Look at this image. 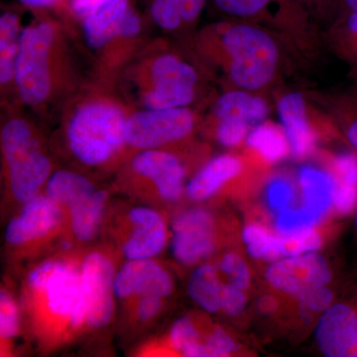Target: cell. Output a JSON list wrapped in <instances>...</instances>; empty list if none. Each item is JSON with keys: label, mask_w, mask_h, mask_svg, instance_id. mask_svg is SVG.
Masks as SVG:
<instances>
[{"label": "cell", "mask_w": 357, "mask_h": 357, "mask_svg": "<svg viewBox=\"0 0 357 357\" xmlns=\"http://www.w3.org/2000/svg\"><path fill=\"white\" fill-rule=\"evenodd\" d=\"M203 32L202 52L222 70L231 88L255 93L275 84L283 70L284 47H292L272 30L244 21H223Z\"/></svg>", "instance_id": "cell-1"}, {"label": "cell", "mask_w": 357, "mask_h": 357, "mask_svg": "<svg viewBox=\"0 0 357 357\" xmlns=\"http://www.w3.org/2000/svg\"><path fill=\"white\" fill-rule=\"evenodd\" d=\"M128 117L123 107L109 98L82 103L68 124V142L73 153L86 165L105 163L126 143Z\"/></svg>", "instance_id": "cell-2"}, {"label": "cell", "mask_w": 357, "mask_h": 357, "mask_svg": "<svg viewBox=\"0 0 357 357\" xmlns=\"http://www.w3.org/2000/svg\"><path fill=\"white\" fill-rule=\"evenodd\" d=\"M229 20L263 26L280 35L294 50L312 57L319 46L316 21L297 0H211Z\"/></svg>", "instance_id": "cell-3"}, {"label": "cell", "mask_w": 357, "mask_h": 357, "mask_svg": "<svg viewBox=\"0 0 357 357\" xmlns=\"http://www.w3.org/2000/svg\"><path fill=\"white\" fill-rule=\"evenodd\" d=\"M59 42L57 26L51 21H39L22 29L14 84L27 107H40L52 96L57 79Z\"/></svg>", "instance_id": "cell-4"}, {"label": "cell", "mask_w": 357, "mask_h": 357, "mask_svg": "<svg viewBox=\"0 0 357 357\" xmlns=\"http://www.w3.org/2000/svg\"><path fill=\"white\" fill-rule=\"evenodd\" d=\"M1 144L13 196L20 203L35 198L51 173V163L40 149L31 126L21 119L7 122Z\"/></svg>", "instance_id": "cell-5"}, {"label": "cell", "mask_w": 357, "mask_h": 357, "mask_svg": "<svg viewBox=\"0 0 357 357\" xmlns=\"http://www.w3.org/2000/svg\"><path fill=\"white\" fill-rule=\"evenodd\" d=\"M149 82L142 96L145 109L189 107L198 96V70L175 53H164L152 61Z\"/></svg>", "instance_id": "cell-6"}, {"label": "cell", "mask_w": 357, "mask_h": 357, "mask_svg": "<svg viewBox=\"0 0 357 357\" xmlns=\"http://www.w3.org/2000/svg\"><path fill=\"white\" fill-rule=\"evenodd\" d=\"M81 274V296L70 316L72 324L79 326L86 319L91 328H102L114 312V266L105 255L91 253L84 259Z\"/></svg>", "instance_id": "cell-7"}, {"label": "cell", "mask_w": 357, "mask_h": 357, "mask_svg": "<svg viewBox=\"0 0 357 357\" xmlns=\"http://www.w3.org/2000/svg\"><path fill=\"white\" fill-rule=\"evenodd\" d=\"M269 112V105L260 93L238 89L225 91L213 105L211 114L217 122L218 142L223 146H237L253 128L266 121Z\"/></svg>", "instance_id": "cell-8"}, {"label": "cell", "mask_w": 357, "mask_h": 357, "mask_svg": "<svg viewBox=\"0 0 357 357\" xmlns=\"http://www.w3.org/2000/svg\"><path fill=\"white\" fill-rule=\"evenodd\" d=\"M196 122V114L189 107L139 110L128 115L126 141L132 147L155 149L188 137Z\"/></svg>", "instance_id": "cell-9"}, {"label": "cell", "mask_w": 357, "mask_h": 357, "mask_svg": "<svg viewBox=\"0 0 357 357\" xmlns=\"http://www.w3.org/2000/svg\"><path fill=\"white\" fill-rule=\"evenodd\" d=\"M82 20L84 39L102 50L116 39H133L141 31V18L130 0H103Z\"/></svg>", "instance_id": "cell-10"}, {"label": "cell", "mask_w": 357, "mask_h": 357, "mask_svg": "<svg viewBox=\"0 0 357 357\" xmlns=\"http://www.w3.org/2000/svg\"><path fill=\"white\" fill-rule=\"evenodd\" d=\"M266 279L276 290L299 300L312 290L326 287L332 280V271L323 256L304 253L273 262Z\"/></svg>", "instance_id": "cell-11"}, {"label": "cell", "mask_w": 357, "mask_h": 357, "mask_svg": "<svg viewBox=\"0 0 357 357\" xmlns=\"http://www.w3.org/2000/svg\"><path fill=\"white\" fill-rule=\"evenodd\" d=\"M173 253L183 264L201 261L215 249V225L208 211L196 208L174 220Z\"/></svg>", "instance_id": "cell-12"}, {"label": "cell", "mask_w": 357, "mask_h": 357, "mask_svg": "<svg viewBox=\"0 0 357 357\" xmlns=\"http://www.w3.org/2000/svg\"><path fill=\"white\" fill-rule=\"evenodd\" d=\"M316 340L324 356L357 357V304L328 307L317 326Z\"/></svg>", "instance_id": "cell-13"}, {"label": "cell", "mask_w": 357, "mask_h": 357, "mask_svg": "<svg viewBox=\"0 0 357 357\" xmlns=\"http://www.w3.org/2000/svg\"><path fill=\"white\" fill-rule=\"evenodd\" d=\"M277 112L288 139L290 154L297 160L306 159L314 152L317 140L306 98L299 91L285 93L277 102Z\"/></svg>", "instance_id": "cell-14"}, {"label": "cell", "mask_w": 357, "mask_h": 357, "mask_svg": "<svg viewBox=\"0 0 357 357\" xmlns=\"http://www.w3.org/2000/svg\"><path fill=\"white\" fill-rule=\"evenodd\" d=\"M132 169L151 181L166 201H177L182 196L185 169L175 155L161 150H145L133 159Z\"/></svg>", "instance_id": "cell-15"}, {"label": "cell", "mask_w": 357, "mask_h": 357, "mask_svg": "<svg viewBox=\"0 0 357 357\" xmlns=\"http://www.w3.org/2000/svg\"><path fill=\"white\" fill-rule=\"evenodd\" d=\"M114 294L126 298L134 294L171 295L173 281L170 275L149 259H133L126 263L114 278Z\"/></svg>", "instance_id": "cell-16"}, {"label": "cell", "mask_w": 357, "mask_h": 357, "mask_svg": "<svg viewBox=\"0 0 357 357\" xmlns=\"http://www.w3.org/2000/svg\"><path fill=\"white\" fill-rule=\"evenodd\" d=\"M60 218L57 202L49 196H36L28 201L20 215L7 225L6 241L17 245L39 238L51 231Z\"/></svg>", "instance_id": "cell-17"}, {"label": "cell", "mask_w": 357, "mask_h": 357, "mask_svg": "<svg viewBox=\"0 0 357 357\" xmlns=\"http://www.w3.org/2000/svg\"><path fill=\"white\" fill-rule=\"evenodd\" d=\"M132 234L123 245L128 259H149L158 255L165 245L166 231L163 220L156 211L137 208L130 211Z\"/></svg>", "instance_id": "cell-18"}, {"label": "cell", "mask_w": 357, "mask_h": 357, "mask_svg": "<svg viewBox=\"0 0 357 357\" xmlns=\"http://www.w3.org/2000/svg\"><path fill=\"white\" fill-rule=\"evenodd\" d=\"M298 178L303 192V206L319 222L333 206L340 178L332 163L331 168L325 170L311 165L301 167Z\"/></svg>", "instance_id": "cell-19"}, {"label": "cell", "mask_w": 357, "mask_h": 357, "mask_svg": "<svg viewBox=\"0 0 357 357\" xmlns=\"http://www.w3.org/2000/svg\"><path fill=\"white\" fill-rule=\"evenodd\" d=\"M82 274L74 266L53 262L43 289L51 311L60 316H72L81 296Z\"/></svg>", "instance_id": "cell-20"}, {"label": "cell", "mask_w": 357, "mask_h": 357, "mask_svg": "<svg viewBox=\"0 0 357 357\" xmlns=\"http://www.w3.org/2000/svg\"><path fill=\"white\" fill-rule=\"evenodd\" d=\"M208 0H147L148 13L167 32L184 31L196 25Z\"/></svg>", "instance_id": "cell-21"}, {"label": "cell", "mask_w": 357, "mask_h": 357, "mask_svg": "<svg viewBox=\"0 0 357 357\" xmlns=\"http://www.w3.org/2000/svg\"><path fill=\"white\" fill-rule=\"evenodd\" d=\"M243 170V161L234 155H222L211 160L187 185L188 198L192 201L210 198L223 185L241 175Z\"/></svg>", "instance_id": "cell-22"}, {"label": "cell", "mask_w": 357, "mask_h": 357, "mask_svg": "<svg viewBox=\"0 0 357 357\" xmlns=\"http://www.w3.org/2000/svg\"><path fill=\"white\" fill-rule=\"evenodd\" d=\"M326 42L338 58L349 66L357 86V11L338 14L330 22Z\"/></svg>", "instance_id": "cell-23"}, {"label": "cell", "mask_w": 357, "mask_h": 357, "mask_svg": "<svg viewBox=\"0 0 357 357\" xmlns=\"http://www.w3.org/2000/svg\"><path fill=\"white\" fill-rule=\"evenodd\" d=\"M22 29L17 14L6 11L0 16V82L2 86L11 82L14 83Z\"/></svg>", "instance_id": "cell-24"}, {"label": "cell", "mask_w": 357, "mask_h": 357, "mask_svg": "<svg viewBox=\"0 0 357 357\" xmlns=\"http://www.w3.org/2000/svg\"><path fill=\"white\" fill-rule=\"evenodd\" d=\"M225 284L220 281L217 267L204 264L192 272L189 293L192 300L208 312L222 310Z\"/></svg>", "instance_id": "cell-25"}, {"label": "cell", "mask_w": 357, "mask_h": 357, "mask_svg": "<svg viewBox=\"0 0 357 357\" xmlns=\"http://www.w3.org/2000/svg\"><path fill=\"white\" fill-rule=\"evenodd\" d=\"M246 143L268 163L280 161L290 153V148L283 128L264 121L249 132Z\"/></svg>", "instance_id": "cell-26"}, {"label": "cell", "mask_w": 357, "mask_h": 357, "mask_svg": "<svg viewBox=\"0 0 357 357\" xmlns=\"http://www.w3.org/2000/svg\"><path fill=\"white\" fill-rule=\"evenodd\" d=\"M96 191L95 185L88 178L69 171H58L47 182L48 196L68 208Z\"/></svg>", "instance_id": "cell-27"}, {"label": "cell", "mask_w": 357, "mask_h": 357, "mask_svg": "<svg viewBox=\"0 0 357 357\" xmlns=\"http://www.w3.org/2000/svg\"><path fill=\"white\" fill-rule=\"evenodd\" d=\"M107 199V192L96 190L91 196L70 206L73 230L77 238L89 241L96 234Z\"/></svg>", "instance_id": "cell-28"}, {"label": "cell", "mask_w": 357, "mask_h": 357, "mask_svg": "<svg viewBox=\"0 0 357 357\" xmlns=\"http://www.w3.org/2000/svg\"><path fill=\"white\" fill-rule=\"evenodd\" d=\"M243 238L249 255L255 259L275 262L288 257L285 237L276 236L261 225H248L243 230Z\"/></svg>", "instance_id": "cell-29"}, {"label": "cell", "mask_w": 357, "mask_h": 357, "mask_svg": "<svg viewBox=\"0 0 357 357\" xmlns=\"http://www.w3.org/2000/svg\"><path fill=\"white\" fill-rule=\"evenodd\" d=\"M171 344L176 351L184 356L206 357L201 335L189 319H180L174 324L171 330Z\"/></svg>", "instance_id": "cell-30"}, {"label": "cell", "mask_w": 357, "mask_h": 357, "mask_svg": "<svg viewBox=\"0 0 357 357\" xmlns=\"http://www.w3.org/2000/svg\"><path fill=\"white\" fill-rule=\"evenodd\" d=\"M333 115L344 131L345 139L357 150V86L337 98Z\"/></svg>", "instance_id": "cell-31"}, {"label": "cell", "mask_w": 357, "mask_h": 357, "mask_svg": "<svg viewBox=\"0 0 357 357\" xmlns=\"http://www.w3.org/2000/svg\"><path fill=\"white\" fill-rule=\"evenodd\" d=\"M318 222L316 217L304 206L300 210L288 208L278 213L276 229L282 236H293L314 229Z\"/></svg>", "instance_id": "cell-32"}, {"label": "cell", "mask_w": 357, "mask_h": 357, "mask_svg": "<svg viewBox=\"0 0 357 357\" xmlns=\"http://www.w3.org/2000/svg\"><path fill=\"white\" fill-rule=\"evenodd\" d=\"M220 269L231 285L244 291L250 285V272L248 265L236 253H227L223 256Z\"/></svg>", "instance_id": "cell-33"}, {"label": "cell", "mask_w": 357, "mask_h": 357, "mask_svg": "<svg viewBox=\"0 0 357 357\" xmlns=\"http://www.w3.org/2000/svg\"><path fill=\"white\" fill-rule=\"evenodd\" d=\"M267 203L276 213L288 210L294 201L293 185L283 177H275L268 183Z\"/></svg>", "instance_id": "cell-34"}, {"label": "cell", "mask_w": 357, "mask_h": 357, "mask_svg": "<svg viewBox=\"0 0 357 357\" xmlns=\"http://www.w3.org/2000/svg\"><path fill=\"white\" fill-rule=\"evenodd\" d=\"M18 332V312L13 298L4 291L0 294V335L11 338Z\"/></svg>", "instance_id": "cell-35"}, {"label": "cell", "mask_w": 357, "mask_h": 357, "mask_svg": "<svg viewBox=\"0 0 357 357\" xmlns=\"http://www.w3.org/2000/svg\"><path fill=\"white\" fill-rule=\"evenodd\" d=\"M300 311L303 316L326 312L333 301V294L330 289L321 287L307 293L299 300Z\"/></svg>", "instance_id": "cell-36"}, {"label": "cell", "mask_w": 357, "mask_h": 357, "mask_svg": "<svg viewBox=\"0 0 357 357\" xmlns=\"http://www.w3.org/2000/svg\"><path fill=\"white\" fill-rule=\"evenodd\" d=\"M204 344L206 357L227 356L238 349L234 338L220 328L213 330Z\"/></svg>", "instance_id": "cell-37"}, {"label": "cell", "mask_w": 357, "mask_h": 357, "mask_svg": "<svg viewBox=\"0 0 357 357\" xmlns=\"http://www.w3.org/2000/svg\"><path fill=\"white\" fill-rule=\"evenodd\" d=\"M248 303L244 290L227 282L223 290L222 310L229 316H237L243 311Z\"/></svg>", "instance_id": "cell-38"}, {"label": "cell", "mask_w": 357, "mask_h": 357, "mask_svg": "<svg viewBox=\"0 0 357 357\" xmlns=\"http://www.w3.org/2000/svg\"><path fill=\"white\" fill-rule=\"evenodd\" d=\"M314 21H331L333 18V0H297Z\"/></svg>", "instance_id": "cell-39"}, {"label": "cell", "mask_w": 357, "mask_h": 357, "mask_svg": "<svg viewBox=\"0 0 357 357\" xmlns=\"http://www.w3.org/2000/svg\"><path fill=\"white\" fill-rule=\"evenodd\" d=\"M161 296L154 294L141 295L139 306H138V317L141 321H148L154 318L162 307Z\"/></svg>", "instance_id": "cell-40"}, {"label": "cell", "mask_w": 357, "mask_h": 357, "mask_svg": "<svg viewBox=\"0 0 357 357\" xmlns=\"http://www.w3.org/2000/svg\"><path fill=\"white\" fill-rule=\"evenodd\" d=\"M103 0H70V8L77 17L83 18Z\"/></svg>", "instance_id": "cell-41"}, {"label": "cell", "mask_w": 357, "mask_h": 357, "mask_svg": "<svg viewBox=\"0 0 357 357\" xmlns=\"http://www.w3.org/2000/svg\"><path fill=\"white\" fill-rule=\"evenodd\" d=\"M349 11H357V0H333V18Z\"/></svg>", "instance_id": "cell-42"}, {"label": "cell", "mask_w": 357, "mask_h": 357, "mask_svg": "<svg viewBox=\"0 0 357 357\" xmlns=\"http://www.w3.org/2000/svg\"><path fill=\"white\" fill-rule=\"evenodd\" d=\"M22 6L32 9H47L55 6L59 0H17Z\"/></svg>", "instance_id": "cell-43"}, {"label": "cell", "mask_w": 357, "mask_h": 357, "mask_svg": "<svg viewBox=\"0 0 357 357\" xmlns=\"http://www.w3.org/2000/svg\"><path fill=\"white\" fill-rule=\"evenodd\" d=\"M354 227H356V232H357V204H356V218H354Z\"/></svg>", "instance_id": "cell-44"}]
</instances>
